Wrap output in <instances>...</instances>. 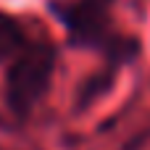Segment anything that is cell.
<instances>
[{
  "label": "cell",
  "mask_w": 150,
  "mask_h": 150,
  "mask_svg": "<svg viewBox=\"0 0 150 150\" xmlns=\"http://www.w3.org/2000/svg\"><path fill=\"white\" fill-rule=\"evenodd\" d=\"M45 5L63 26L69 47L95 53L103 61L100 71L79 90V108H87L113 87L121 69L142 55V42L119 29L116 0H47Z\"/></svg>",
  "instance_id": "1"
},
{
  "label": "cell",
  "mask_w": 150,
  "mask_h": 150,
  "mask_svg": "<svg viewBox=\"0 0 150 150\" xmlns=\"http://www.w3.org/2000/svg\"><path fill=\"white\" fill-rule=\"evenodd\" d=\"M55 63H58V47L50 42L47 34L34 32V37L24 45V50L5 66L3 103L8 119L16 127L26 124L34 108L45 100L53 84Z\"/></svg>",
  "instance_id": "2"
},
{
  "label": "cell",
  "mask_w": 150,
  "mask_h": 150,
  "mask_svg": "<svg viewBox=\"0 0 150 150\" xmlns=\"http://www.w3.org/2000/svg\"><path fill=\"white\" fill-rule=\"evenodd\" d=\"M32 37H34V32L24 18L13 16L8 11H0V66H8Z\"/></svg>",
  "instance_id": "3"
}]
</instances>
